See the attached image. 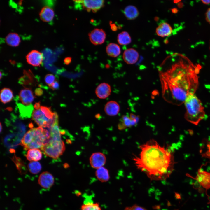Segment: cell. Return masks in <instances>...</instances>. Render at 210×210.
Listing matches in <instances>:
<instances>
[{
  "mask_svg": "<svg viewBox=\"0 0 210 210\" xmlns=\"http://www.w3.org/2000/svg\"><path fill=\"white\" fill-rule=\"evenodd\" d=\"M124 210H147L145 209L136 205L126 207Z\"/></svg>",
  "mask_w": 210,
  "mask_h": 210,
  "instance_id": "4dcf8cb0",
  "label": "cell"
},
{
  "mask_svg": "<svg viewBox=\"0 0 210 210\" xmlns=\"http://www.w3.org/2000/svg\"><path fill=\"white\" fill-rule=\"evenodd\" d=\"M89 161L92 167L97 169L103 167L106 161V158L103 153L97 152L91 155Z\"/></svg>",
  "mask_w": 210,
  "mask_h": 210,
  "instance_id": "8fae6325",
  "label": "cell"
},
{
  "mask_svg": "<svg viewBox=\"0 0 210 210\" xmlns=\"http://www.w3.org/2000/svg\"><path fill=\"white\" fill-rule=\"evenodd\" d=\"M140 152L133 158L136 167L151 180H163L169 177L174 163L170 146L160 145L153 139L139 146Z\"/></svg>",
  "mask_w": 210,
  "mask_h": 210,
  "instance_id": "7a4b0ae2",
  "label": "cell"
},
{
  "mask_svg": "<svg viewBox=\"0 0 210 210\" xmlns=\"http://www.w3.org/2000/svg\"><path fill=\"white\" fill-rule=\"evenodd\" d=\"M18 107H20V112L21 116L22 117H29L31 116V111H28L31 110H28V106L26 107L25 106L22 105L21 104H18Z\"/></svg>",
  "mask_w": 210,
  "mask_h": 210,
  "instance_id": "f1b7e54d",
  "label": "cell"
},
{
  "mask_svg": "<svg viewBox=\"0 0 210 210\" xmlns=\"http://www.w3.org/2000/svg\"><path fill=\"white\" fill-rule=\"evenodd\" d=\"M54 15V12L53 9L48 6L43 7L39 13L40 19L45 22L51 21L53 19Z\"/></svg>",
  "mask_w": 210,
  "mask_h": 210,
  "instance_id": "d6986e66",
  "label": "cell"
},
{
  "mask_svg": "<svg viewBox=\"0 0 210 210\" xmlns=\"http://www.w3.org/2000/svg\"><path fill=\"white\" fill-rule=\"evenodd\" d=\"M207 146L209 149V151L210 152V144L209 145H208Z\"/></svg>",
  "mask_w": 210,
  "mask_h": 210,
  "instance_id": "ab89813d",
  "label": "cell"
},
{
  "mask_svg": "<svg viewBox=\"0 0 210 210\" xmlns=\"http://www.w3.org/2000/svg\"><path fill=\"white\" fill-rule=\"evenodd\" d=\"M72 58L70 57H66L64 60V64L66 65L69 64L71 61Z\"/></svg>",
  "mask_w": 210,
  "mask_h": 210,
  "instance_id": "e575fe53",
  "label": "cell"
},
{
  "mask_svg": "<svg viewBox=\"0 0 210 210\" xmlns=\"http://www.w3.org/2000/svg\"><path fill=\"white\" fill-rule=\"evenodd\" d=\"M195 179L206 190L210 188V173L204 171L200 168Z\"/></svg>",
  "mask_w": 210,
  "mask_h": 210,
  "instance_id": "5bb4252c",
  "label": "cell"
},
{
  "mask_svg": "<svg viewBox=\"0 0 210 210\" xmlns=\"http://www.w3.org/2000/svg\"><path fill=\"white\" fill-rule=\"evenodd\" d=\"M35 98L31 90L25 88L22 89L19 94V99L21 102L25 106L30 105Z\"/></svg>",
  "mask_w": 210,
  "mask_h": 210,
  "instance_id": "4fadbf2b",
  "label": "cell"
},
{
  "mask_svg": "<svg viewBox=\"0 0 210 210\" xmlns=\"http://www.w3.org/2000/svg\"><path fill=\"white\" fill-rule=\"evenodd\" d=\"M106 52L109 56L116 57L118 56L120 53V49L117 44L113 43H109L106 48Z\"/></svg>",
  "mask_w": 210,
  "mask_h": 210,
  "instance_id": "d4e9b609",
  "label": "cell"
},
{
  "mask_svg": "<svg viewBox=\"0 0 210 210\" xmlns=\"http://www.w3.org/2000/svg\"><path fill=\"white\" fill-rule=\"evenodd\" d=\"M174 56L168 68L159 71V76L164 99L179 106L184 104L189 95L195 94L197 90L202 67L194 64L183 55Z\"/></svg>",
  "mask_w": 210,
  "mask_h": 210,
  "instance_id": "6da1fadb",
  "label": "cell"
},
{
  "mask_svg": "<svg viewBox=\"0 0 210 210\" xmlns=\"http://www.w3.org/2000/svg\"><path fill=\"white\" fill-rule=\"evenodd\" d=\"M13 97V93L9 88H4L0 91V100L4 104L10 102Z\"/></svg>",
  "mask_w": 210,
  "mask_h": 210,
  "instance_id": "44dd1931",
  "label": "cell"
},
{
  "mask_svg": "<svg viewBox=\"0 0 210 210\" xmlns=\"http://www.w3.org/2000/svg\"><path fill=\"white\" fill-rule=\"evenodd\" d=\"M32 119L39 127L50 129L58 122V116L56 112H53L50 107L41 106L40 108L34 110Z\"/></svg>",
  "mask_w": 210,
  "mask_h": 210,
  "instance_id": "5b68a950",
  "label": "cell"
},
{
  "mask_svg": "<svg viewBox=\"0 0 210 210\" xmlns=\"http://www.w3.org/2000/svg\"><path fill=\"white\" fill-rule=\"evenodd\" d=\"M120 107L118 104L114 101H111L105 104L104 111L106 113L110 116H114L119 113Z\"/></svg>",
  "mask_w": 210,
  "mask_h": 210,
  "instance_id": "e0dca14e",
  "label": "cell"
},
{
  "mask_svg": "<svg viewBox=\"0 0 210 210\" xmlns=\"http://www.w3.org/2000/svg\"><path fill=\"white\" fill-rule=\"evenodd\" d=\"M117 41L119 44L120 45H126L131 43V39L128 32L123 31L118 34L117 36Z\"/></svg>",
  "mask_w": 210,
  "mask_h": 210,
  "instance_id": "484cf974",
  "label": "cell"
},
{
  "mask_svg": "<svg viewBox=\"0 0 210 210\" xmlns=\"http://www.w3.org/2000/svg\"><path fill=\"white\" fill-rule=\"evenodd\" d=\"M111 91L110 85L106 83H102L96 87L95 93L97 97L100 99H105L111 94Z\"/></svg>",
  "mask_w": 210,
  "mask_h": 210,
  "instance_id": "9a60e30c",
  "label": "cell"
},
{
  "mask_svg": "<svg viewBox=\"0 0 210 210\" xmlns=\"http://www.w3.org/2000/svg\"><path fill=\"white\" fill-rule=\"evenodd\" d=\"M41 106L40 102L36 103L34 106V107L35 109H38L40 108Z\"/></svg>",
  "mask_w": 210,
  "mask_h": 210,
  "instance_id": "d590c367",
  "label": "cell"
},
{
  "mask_svg": "<svg viewBox=\"0 0 210 210\" xmlns=\"http://www.w3.org/2000/svg\"><path fill=\"white\" fill-rule=\"evenodd\" d=\"M206 18L207 21L210 24V8L208 9L206 13Z\"/></svg>",
  "mask_w": 210,
  "mask_h": 210,
  "instance_id": "836d02e7",
  "label": "cell"
},
{
  "mask_svg": "<svg viewBox=\"0 0 210 210\" xmlns=\"http://www.w3.org/2000/svg\"><path fill=\"white\" fill-rule=\"evenodd\" d=\"M95 176L97 178L102 182L108 181L110 178L108 170L103 167L97 169Z\"/></svg>",
  "mask_w": 210,
  "mask_h": 210,
  "instance_id": "ffe728a7",
  "label": "cell"
},
{
  "mask_svg": "<svg viewBox=\"0 0 210 210\" xmlns=\"http://www.w3.org/2000/svg\"><path fill=\"white\" fill-rule=\"evenodd\" d=\"M80 210H102L99 204L97 202H88L82 205Z\"/></svg>",
  "mask_w": 210,
  "mask_h": 210,
  "instance_id": "4316f807",
  "label": "cell"
},
{
  "mask_svg": "<svg viewBox=\"0 0 210 210\" xmlns=\"http://www.w3.org/2000/svg\"><path fill=\"white\" fill-rule=\"evenodd\" d=\"M2 125L1 124V123H0V132H1L2 131Z\"/></svg>",
  "mask_w": 210,
  "mask_h": 210,
  "instance_id": "74e56055",
  "label": "cell"
},
{
  "mask_svg": "<svg viewBox=\"0 0 210 210\" xmlns=\"http://www.w3.org/2000/svg\"><path fill=\"white\" fill-rule=\"evenodd\" d=\"M124 13L126 18L130 20L135 19L139 14L136 8L132 5L127 6L124 10Z\"/></svg>",
  "mask_w": 210,
  "mask_h": 210,
  "instance_id": "cb8c5ba5",
  "label": "cell"
},
{
  "mask_svg": "<svg viewBox=\"0 0 210 210\" xmlns=\"http://www.w3.org/2000/svg\"><path fill=\"white\" fill-rule=\"evenodd\" d=\"M27 61L29 64L33 66H40L42 64L43 56L42 53L36 50H32L27 55Z\"/></svg>",
  "mask_w": 210,
  "mask_h": 210,
  "instance_id": "30bf717a",
  "label": "cell"
},
{
  "mask_svg": "<svg viewBox=\"0 0 210 210\" xmlns=\"http://www.w3.org/2000/svg\"><path fill=\"white\" fill-rule=\"evenodd\" d=\"M139 117L131 113L129 115L123 116L120 120L118 125V128L123 130L136 125L139 122Z\"/></svg>",
  "mask_w": 210,
  "mask_h": 210,
  "instance_id": "ba28073f",
  "label": "cell"
},
{
  "mask_svg": "<svg viewBox=\"0 0 210 210\" xmlns=\"http://www.w3.org/2000/svg\"><path fill=\"white\" fill-rule=\"evenodd\" d=\"M35 93L36 95L38 96H41L43 93L42 90L40 88H37L35 90Z\"/></svg>",
  "mask_w": 210,
  "mask_h": 210,
  "instance_id": "d6a6232c",
  "label": "cell"
},
{
  "mask_svg": "<svg viewBox=\"0 0 210 210\" xmlns=\"http://www.w3.org/2000/svg\"><path fill=\"white\" fill-rule=\"evenodd\" d=\"M156 33L161 37L167 36L170 35L172 32V29L170 25L166 22L160 23L157 27Z\"/></svg>",
  "mask_w": 210,
  "mask_h": 210,
  "instance_id": "ac0fdd59",
  "label": "cell"
},
{
  "mask_svg": "<svg viewBox=\"0 0 210 210\" xmlns=\"http://www.w3.org/2000/svg\"><path fill=\"white\" fill-rule=\"evenodd\" d=\"M54 178L50 172H45L41 173L38 179V184L42 188L48 189L54 185Z\"/></svg>",
  "mask_w": 210,
  "mask_h": 210,
  "instance_id": "7c38bea8",
  "label": "cell"
},
{
  "mask_svg": "<svg viewBox=\"0 0 210 210\" xmlns=\"http://www.w3.org/2000/svg\"><path fill=\"white\" fill-rule=\"evenodd\" d=\"M139 57L138 52L133 48L125 50L123 55L125 62L128 64H133L136 62Z\"/></svg>",
  "mask_w": 210,
  "mask_h": 210,
  "instance_id": "2e32d148",
  "label": "cell"
},
{
  "mask_svg": "<svg viewBox=\"0 0 210 210\" xmlns=\"http://www.w3.org/2000/svg\"><path fill=\"white\" fill-rule=\"evenodd\" d=\"M50 137L49 132L39 127L31 128L24 134L21 141V145L25 150L40 149Z\"/></svg>",
  "mask_w": 210,
  "mask_h": 210,
  "instance_id": "3957f363",
  "label": "cell"
},
{
  "mask_svg": "<svg viewBox=\"0 0 210 210\" xmlns=\"http://www.w3.org/2000/svg\"><path fill=\"white\" fill-rule=\"evenodd\" d=\"M26 156L30 161H37L40 160L42 157V153L38 149H33L28 150Z\"/></svg>",
  "mask_w": 210,
  "mask_h": 210,
  "instance_id": "603a6c76",
  "label": "cell"
},
{
  "mask_svg": "<svg viewBox=\"0 0 210 210\" xmlns=\"http://www.w3.org/2000/svg\"><path fill=\"white\" fill-rule=\"evenodd\" d=\"M46 156L54 159L58 158L65 150L64 141L61 140L49 138L41 149Z\"/></svg>",
  "mask_w": 210,
  "mask_h": 210,
  "instance_id": "8992f818",
  "label": "cell"
},
{
  "mask_svg": "<svg viewBox=\"0 0 210 210\" xmlns=\"http://www.w3.org/2000/svg\"><path fill=\"white\" fill-rule=\"evenodd\" d=\"M55 77V76L52 74H48L45 76L44 80L45 83L49 87L56 80Z\"/></svg>",
  "mask_w": 210,
  "mask_h": 210,
  "instance_id": "f546056e",
  "label": "cell"
},
{
  "mask_svg": "<svg viewBox=\"0 0 210 210\" xmlns=\"http://www.w3.org/2000/svg\"><path fill=\"white\" fill-rule=\"evenodd\" d=\"M28 168L30 173L33 174H36L41 171L42 167L39 162L33 161L29 163Z\"/></svg>",
  "mask_w": 210,
  "mask_h": 210,
  "instance_id": "83f0119b",
  "label": "cell"
},
{
  "mask_svg": "<svg viewBox=\"0 0 210 210\" xmlns=\"http://www.w3.org/2000/svg\"><path fill=\"white\" fill-rule=\"evenodd\" d=\"M2 73H1V72H0V79H1V78H2Z\"/></svg>",
  "mask_w": 210,
  "mask_h": 210,
  "instance_id": "f35d334b",
  "label": "cell"
},
{
  "mask_svg": "<svg viewBox=\"0 0 210 210\" xmlns=\"http://www.w3.org/2000/svg\"><path fill=\"white\" fill-rule=\"evenodd\" d=\"M5 41L8 45L12 47L19 46L20 42V38L19 35L15 33H9L5 38Z\"/></svg>",
  "mask_w": 210,
  "mask_h": 210,
  "instance_id": "7402d4cb",
  "label": "cell"
},
{
  "mask_svg": "<svg viewBox=\"0 0 210 210\" xmlns=\"http://www.w3.org/2000/svg\"><path fill=\"white\" fill-rule=\"evenodd\" d=\"M186 108L184 118L195 125L205 117L204 108L200 100L195 94L189 95L184 103Z\"/></svg>",
  "mask_w": 210,
  "mask_h": 210,
  "instance_id": "277c9868",
  "label": "cell"
},
{
  "mask_svg": "<svg viewBox=\"0 0 210 210\" xmlns=\"http://www.w3.org/2000/svg\"><path fill=\"white\" fill-rule=\"evenodd\" d=\"M201 1L204 4H210V0H201Z\"/></svg>",
  "mask_w": 210,
  "mask_h": 210,
  "instance_id": "8d00e7d4",
  "label": "cell"
},
{
  "mask_svg": "<svg viewBox=\"0 0 210 210\" xmlns=\"http://www.w3.org/2000/svg\"><path fill=\"white\" fill-rule=\"evenodd\" d=\"M89 39L93 44L97 45L103 43L105 40L106 34L102 29L96 28L89 34Z\"/></svg>",
  "mask_w": 210,
  "mask_h": 210,
  "instance_id": "9c48e42d",
  "label": "cell"
},
{
  "mask_svg": "<svg viewBox=\"0 0 210 210\" xmlns=\"http://www.w3.org/2000/svg\"><path fill=\"white\" fill-rule=\"evenodd\" d=\"M76 4L79 5L88 12L96 13L104 5V0H76L74 1Z\"/></svg>",
  "mask_w": 210,
  "mask_h": 210,
  "instance_id": "52a82bcc",
  "label": "cell"
},
{
  "mask_svg": "<svg viewBox=\"0 0 210 210\" xmlns=\"http://www.w3.org/2000/svg\"><path fill=\"white\" fill-rule=\"evenodd\" d=\"M59 87V84L57 80H55L54 82L49 87L53 90H56L58 89Z\"/></svg>",
  "mask_w": 210,
  "mask_h": 210,
  "instance_id": "1f68e13d",
  "label": "cell"
}]
</instances>
